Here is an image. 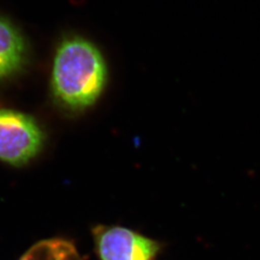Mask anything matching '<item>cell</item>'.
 Instances as JSON below:
<instances>
[{"mask_svg": "<svg viewBox=\"0 0 260 260\" xmlns=\"http://www.w3.org/2000/svg\"><path fill=\"white\" fill-rule=\"evenodd\" d=\"M106 66L99 49L82 38H69L56 52L52 90L56 99L73 109L92 105L106 81Z\"/></svg>", "mask_w": 260, "mask_h": 260, "instance_id": "cell-1", "label": "cell"}, {"mask_svg": "<svg viewBox=\"0 0 260 260\" xmlns=\"http://www.w3.org/2000/svg\"><path fill=\"white\" fill-rule=\"evenodd\" d=\"M44 133L36 121L20 112L0 109V160L20 166L36 156Z\"/></svg>", "mask_w": 260, "mask_h": 260, "instance_id": "cell-2", "label": "cell"}, {"mask_svg": "<svg viewBox=\"0 0 260 260\" xmlns=\"http://www.w3.org/2000/svg\"><path fill=\"white\" fill-rule=\"evenodd\" d=\"M93 235L102 260H151L160 249L157 242L120 226H98Z\"/></svg>", "mask_w": 260, "mask_h": 260, "instance_id": "cell-3", "label": "cell"}, {"mask_svg": "<svg viewBox=\"0 0 260 260\" xmlns=\"http://www.w3.org/2000/svg\"><path fill=\"white\" fill-rule=\"evenodd\" d=\"M25 54V42L19 30L0 17V79L19 71Z\"/></svg>", "mask_w": 260, "mask_h": 260, "instance_id": "cell-4", "label": "cell"}, {"mask_svg": "<svg viewBox=\"0 0 260 260\" xmlns=\"http://www.w3.org/2000/svg\"><path fill=\"white\" fill-rule=\"evenodd\" d=\"M20 260H82L75 246L62 239H48L31 247Z\"/></svg>", "mask_w": 260, "mask_h": 260, "instance_id": "cell-5", "label": "cell"}]
</instances>
